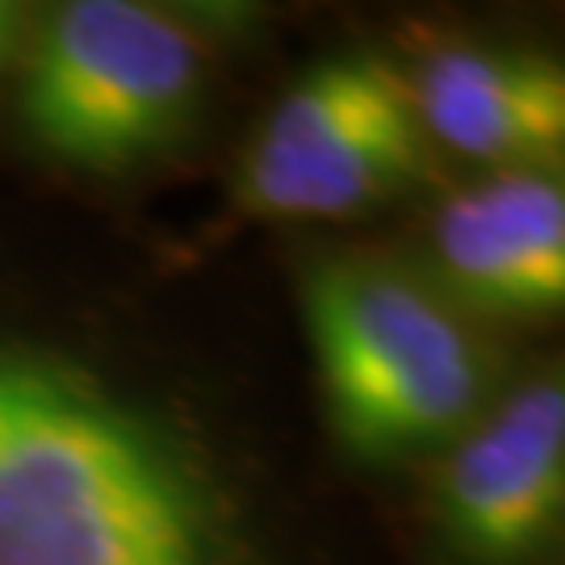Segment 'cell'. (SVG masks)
I'll use <instances>...</instances> for the list:
<instances>
[{"instance_id":"6da1fadb","label":"cell","mask_w":565,"mask_h":565,"mask_svg":"<svg viewBox=\"0 0 565 565\" xmlns=\"http://www.w3.org/2000/svg\"><path fill=\"white\" fill-rule=\"evenodd\" d=\"M76 252L0 223V565H369L281 377Z\"/></svg>"},{"instance_id":"7a4b0ae2","label":"cell","mask_w":565,"mask_h":565,"mask_svg":"<svg viewBox=\"0 0 565 565\" xmlns=\"http://www.w3.org/2000/svg\"><path fill=\"white\" fill-rule=\"evenodd\" d=\"M306 348L335 445L394 465L452 445L490 406L494 364L478 331L411 268L335 252L298 277Z\"/></svg>"},{"instance_id":"3957f363","label":"cell","mask_w":565,"mask_h":565,"mask_svg":"<svg viewBox=\"0 0 565 565\" xmlns=\"http://www.w3.org/2000/svg\"><path fill=\"white\" fill-rule=\"evenodd\" d=\"M202 93V46L181 21L130 0H72L25 39L18 118L46 160L126 172L181 139Z\"/></svg>"},{"instance_id":"277c9868","label":"cell","mask_w":565,"mask_h":565,"mask_svg":"<svg viewBox=\"0 0 565 565\" xmlns=\"http://www.w3.org/2000/svg\"><path fill=\"white\" fill-rule=\"evenodd\" d=\"M431 163L411 81L377 51H343L285 88L235 181L252 218L319 223L390 202Z\"/></svg>"},{"instance_id":"5b68a950","label":"cell","mask_w":565,"mask_h":565,"mask_svg":"<svg viewBox=\"0 0 565 565\" xmlns=\"http://www.w3.org/2000/svg\"><path fill=\"white\" fill-rule=\"evenodd\" d=\"M562 515L565 385L536 373L452 440L431 482V532L452 565H536Z\"/></svg>"},{"instance_id":"8992f818","label":"cell","mask_w":565,"mask_h":565,"mask_svg":"<svg viewBox=\"0 0 565 565\" xmlns=\"http://www.w3.org/2000/svg\"><path fill=\"white\" fill-rule=\"evenodd\" d=\"M445 298L503 319H548L565 302V189L548 168H507L452 189L431 214Z\"/></svg>"},{"instance_id":"52a82bcc","label":"cell","mask_w":565,"mask_h":565,"mask_svg":"<svg viewBox=\"0 0 565 565\" xmlns=\"http://www.w3.org/2000/svg\"><path fill=\"white\" fill-rule=\"evenodd\" d=\"M406 81L427 142L494 172L548 168L562 156L565 76L545 55L445 42Z\"/></svg>"},{"instance_id":"ba28073f","label":"cell","mask_w":565,"mask_h":565,"mask_svg":"<svg viewBox=\"0 0 565 565\" xmlns=\"http://www.w3.org/2000/svg\"><path fill=\"white\" fill-rule=\"evenodd\" d=\"M18 51H25V9L0 0V76L18 60Z\"/></svg>"}]
</instances>
